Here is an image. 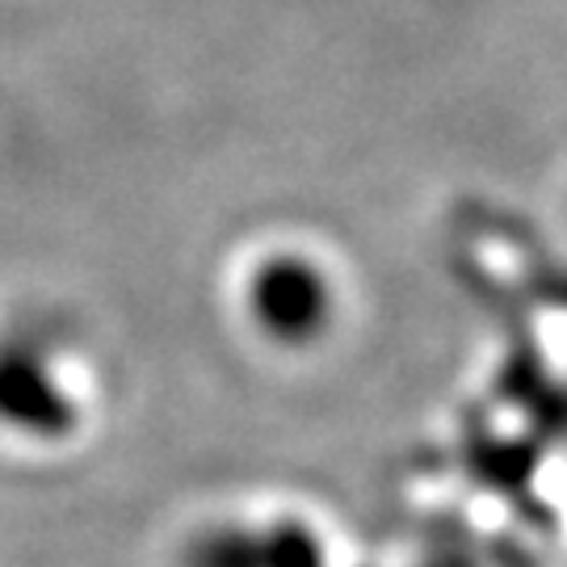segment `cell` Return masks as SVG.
<instances>
[{"instance_id": "obj_1", "label": "cell", "mask_w": 567, "mask_h": 567, "mask_svg": "<svg viewBox=\"0 0 567 567\" xmlns=\"http://www.w3.org/2000/svg\"><path fill=\"white\" fill-rule=\"evenodd\" d=\"M0 421L34 433H63L72 425V412L47 383L42 353L34 344H0Z\"/></svg>"}]
</instances>
